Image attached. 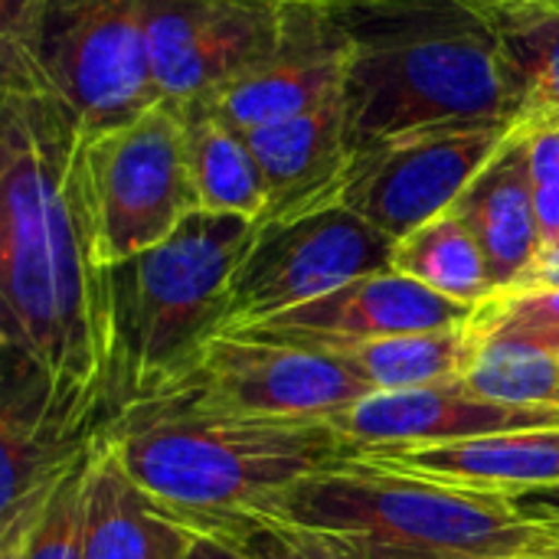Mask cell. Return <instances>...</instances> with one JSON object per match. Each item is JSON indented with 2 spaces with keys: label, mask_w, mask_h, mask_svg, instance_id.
<instances>
[{
  "label": "cell",
  "mask_w": 559,
  "mask_h": 559,
  "mask_svg": "<svg viewBox=\"0 0 559 559\" xmlns=\"http://www.w3.org/2000/svg\"><path fill=\"white\" fill-rule=\"evenodd\" d=\"M370 393L334 354L219 334L154 403L229 419H334Z\"/></svg>",
  "instance_id": "cell-9"
},
{
  "label": "cell",
  "mask_w": 559,
  "mask_h": 559,
  "mask_svg": "<svg viewBox=\"0 0 559 559\" xmlns=\"http://www.w3.org/2000/svg\"><path fill=\"white\" fill-rule=\"evenodd\" d=\"M82 124L43 85L0 92L3 390L39 393L82 432H105L108 305L75 180Z\"/></svg>",
  "instance_id": "cell-1"
},
{
  "label": "cell",
  "mask_w": 559,
  "mask_h": 559,
  "mask_svg": "<svg viewBox=\"0 0 559 559\" xmlns=\"http://www.w3.org/2000/svg\"><path fill=\"white\" fill-rule=\"evenodd\" d=\"M547 3H554V7H559V0H547Z\"/></svg>",
  "instance_id": "cell-32"
},
{
  "label": "cell",
  "mask_w": 559,
  "mask_h": 559,
  "mask_svg": "<svg viewBox=\"0 0 559 559\" xmlns=\"http://www.w3.org/2000/svg\"><path fill=\"white\" fill-rule=\"evenodd\" d=\"M0 79L59 95L82 134L160 102L147 62L144 0H3Z\"/></svg>",
  "instance_id": "cell-6"
},
{
  "label": "cell",
  "mask_w": 559,
  "mask_h": 559,
  "mask_svg": "<svg viewBox=\"0 0 559 559\" xmlns=\"http://www.w3.org/2000/svg\"><path fill=\"white\" fill-rule=\"evenodd\" d=\"M75 180L102 269L164 242L200 210L180 105L160 98L128 121L82 134Z\"/></svg>",
  "instance_id": "cell-7"
},
{
  "label": "cell",
  "mask_w": 559,
  "mask_h": 559,
  "mask_svg": "<svg viewBox=\"0 0 559 559\" xmlns=\"http://www.w3.org/2000/svg\"><path fill=\"white\" fill-rule=\"evenodd\" d=\"M334 357H341L373 393L416 390V386H432L445 380H462L475 360V337L465 321L445 331L367 341Z\"/></svg>",
  "instance_id": "cell-21"
},
{
  "label": "cell",
  "mask_w": 559,
  "mask_h": 559,
  "mask_svg": "<svg viewBox=\"0 0 559 559\" xmlns=\"http://www.w3.org/2000/svg\"><path fill=\"white\" fill-rule=\"evenodd\" d=\"M393 249L396 239L344 203L262 223L233 275L223 334L386 272L393 269Z\"/></svg>",
  "instance_id": "cell-8"
},
{
  "label": "cell",
  "mask_w": 559,
  "mask_h": 559,
  "mask_svg": "<svg viewBox=\"0 0 559 559\" xmlns=\"http://www.w3.org/2000/svg\"><path fill=\"white\" fill-rule=\"evenodd\" d=\"M475 308L478 305L452 301L400 275L396 269H386L347 282L344 288L321 295L308 305H298L292 311H282L246 328H233L226 334L259 344L341 354L380 337L459 328L475 314Z\"/></svg>",
  "instance_id": "cell-13"
},
{
  "label": "cell",
  "mask_w": 559,
  "mask_h": 559,
  "mask_svg": "<svg viewBox=\"0 0 559 559\" xmlns=\"http://www.w3.org/2000/svg\"><path fill=\"white\" fill-rule=\"evenodd\" d=\"M285 3H292V0H285ZM301 3H350V0H301Z\"/></svg>",
  "instance_id": "cell-31"
},
{
  "label": "cell",
  "mask_w": 559,
  "mask_h": 559,
  "mask_svg": "<svg viewBox=\"0 0 559 559\" xmlns=\"http://www.w3.org/2000/svg\"><path fill=\"white\" fill-rule=\"evenodd\" d=\"M255 233V219L197 210L164 242L105 265V429L174 390L223 334L233 275Z\"/></svg>",
  "instance_id": "cell-4"
},
{
  "label": "cell",
  "mask_w": 559,
  "mask_h": 559,
  "mask_svg": "<svg viewBox=\"0 0 559 559\" xmlns=\"http://www.w3.org/2000/svg\"><path fill=\"white\" fill-rule=\"evenodd\" d=\"M524 134H527L534 190H537L540 242H544V255H550V252H559V124L524 131Z\"/></svg>",
  "instance_id": "cell-26"
},
{
  "label": "cell",
  "mask_w": 559,
  "mask_h": 559,
  "mask_svg": "<svg viewBox=\"0 0 559 559\" xmlns=\"http://www.w3.org/2000/svg\"><path fill=\"white\" fill-rule=\"evenodd\" d=\"M495 29L508 62L521 128L559 124V7L547 0H468Z\"/></svg>",
  "instance_id": "cell-19"
},
{
  "label": "cell",
  "mask_w": 559,
  "mask_h": 559,
  "mask_svg": "<svg viewBox=\"0 0 559 559\" xmlns=\"http://www.w3.org/2000/svg\"><path fill=\"white\" fill-rule=\"evenodd\" d=\"M183 559H252L249 554H242L239 547L219 540V537H210V534H193V544L187 550Z\"/></svg>",
  "instance_id": "cell-28"
},
{
  "label": "cell",
  "mask_w": 559,
  "mask_h": 559,
  "mask_svg": "<svg viewBox=\"0 0 559 559\" xmlns=\"http://www.w3.org/2000/svg\"><path fill=\"white\" fill-rule=\"evenodd\" d=\"M285 0H144L147 62L160 98L190 102L265 59L285 29Z\"/></svg>",
  "instance_id": "cell-11"
},
{
  "label": "cell",
  "mask_w": 559,
  "mask_h": 559,
  "mask_svg": "<svg viewBox=\"0 0 559 559\" xmlns=\"http://www.w3.org/2000/svg\"><path fill=\"white\" fill-rule=\"evenodd\" d=\"M475 341L518 337L559 357V288H511L498 292L468 318Z\"/></svg>",
  "instance_id": "cell-25"
},
{
  "label": "cell",
  "mask_w": 559,
  "mask_h": 559,
  "mask_svg": "<svg viewBox=\"0 0 559 559\" xmlns=\"http://www.w3.org/2000/svg\"><path fill=\"white\" fill-rule=\"evenodd\" d=\"M337 7L350 39L341 85L350 154L432 124H521L498 36L468 0H350Z\"/></svg>",
  "instance_id": "cell-2"
},
{
  "label": "cell",
  "mask_w": 559,
  "mask_h": 559,
  "mask_svg": "<svg viewBox=\"0 0 559 559\" xmlns=\"http://www.w3.org/2000/svg\"><path fill=\"white\" fill-rule=\"evenodd\" d=\"M350 39L337 3H288L278 46L252 69L190 98L239 134L314 111L341 95Z\"/></svg>",
  "instance_id": "cell-12"
},
{
  "label": "cell",
  "mask_w": 559,
  "mask_h": 559,
  "mask_svg": "<svg viewBox=\"0 0 559 559\" xmlns=\"http://www.w3.org/2000/svg\"><path fill=\"white\" fill-rule=\"evenodd\" d=\"M193 531L164 514L98 436L85 478V559H183Z\"/></svg>",
  "instance_id": "cell-18"
},
{
  "label": "cell",
  "mask_w": 559,
  "mask_h": 559,
  "mask_svg": "<svg viewBox=\"0 0 559 559\" xmlns=\"http://www.w3.org/2000/svg\"><path fill=\"white\" fill-rule=\"evenodd\" d=\"M518 288H559V252L544 255Z\"/></svg>",
  "instance_id": "cell-29"
},
{
  "label": "cell",
  "mask_w": 559,
  "mask_h": 559,
  "mask_svg": "<svg viewBox=\"0 0 559 559\" xmlns=\"http://www.w3.org/2000/svg\"><path fill=\"white\" fill-rule=\"evenodd\" d=\"M174 521L265 511L301 481L364 459L334 419H229L144 403L98 432Z\"/></svg>",
  "instance_id": "cell-3"
},
{
  "label": "cell",
  "mask_w": 559,
  "mask_h": 559,
  "mask_svg": "<svg viewBox=\"0 0 559 559\" xmlns=\"http://www.w3.org/2000/svg\"><path fill=\"white\" fill-rule=\"evenodd\" d=\"M511 504L518 508L521 518H527L534 524L559 527V488H537V491L511 495Z\"/></svg>",
  "instance_id": "cell-27"
},
{
  "label": "cell",
  "mask_w": 559,
  "mask_h": 559,
  "mask_svg": "<svg viewBox=\"0 0 559 559\" xmlns=\"http://www.w3.org/2000/svg\"><path fill=\"white\" fill-rule=\"evenodd\" d=\"M334 426L364 452L403 445H442L521 429H559V406L495 403L468 386L445 380L416 390H380L334 416Z\"/></svg>",
  "instance_id": "cell-14"
},
{
  "label": "cell",
  "mask_w": 559,
  "mask_h": 559,
  "mask_svg": "<svg viewBox=\"0 0 559 559\" xmlns=\"http://www.w3.org/2000/svg\"><path fill=\"white\" fill-rule=\"evenodd\" d=\"M452 213L475 236L495 292H511L534 272L544 255V242L527 134L521 128L468 183Z\"/></svg>",
  "instance_id": "cell-17"
},
{
  "label": "cell",
  "mask_w": 559,
  "mask_h": 559,
  "mask_svg": "<svg viewBox=\"0 0 559 559\" xmlns=\"http://www.w3.org/2000/svg\"><path fill=\"white\" fill-rule=\"evenodd\" d=\"M468 386L495 403L559 406V357L518 337L475 341Z\"/></svg>",
  "instance_id": "cell-23"
},
{
  "label": "cell",
  "mask_w": 559,
  "mask_h": 559,
  "mask_svg": "<svg viewBox=\"0 0 559 559\" xmlns=\"http://www.w3.org/2000/svg\"><path fill=\"white\" fill-rule=\"evenodd\" d=\"M183 111V144L200 210L262 219L265 177L246 134L223 124L200 102H177Z\"/></svg>",
  "instance_id": "cell-20"
},
{
  "label": "cell",
  "mask_w": 559,
  "mask_h": 559,
  "mask_svg": "<svg viewBox=\"0 0 559 559\" xmlns=\"http://www.w3.org/2000/svg\"><path fill=\"white\" fill-rule=\"evenodd\" d=\"M364 462L462 488V491H495L521 495L537 488H559V429H521L442 445H403L364 452Z\"/></svg>",
  "instance_id": "cell-16"
},
{
  "label": "cell",
  "mask_w": 559,
  "mask_h": 559,
  "mask_svg": "<svg viewBox=\"0 0 559 559\" xmlns=\"http://www.w3.org/2000/svg\"><path fill=\"white\" fill-rule=\"evenodd\" d=\"M23 537H26V514L0 527V559H23Z\"/></svg>",
  "instance_id": "cell-30"
},
{
  "label": "cell",
  "mask_w": 559,
  "mask_h": 559,
  "mask_svg": "<svg viewBox=\"0 0 559 559\" xmlns=\"http://www.w3.org/2000/svg\"><path fill=\"white\" fill-rule=\"evenodd\" d=\"M393 269L462 305H481L498 295L475 236L452 210L403 236L393 249Z\"/></svg>",
  "instance_id": "cell-22"
},
{
  "label": "cell",
  "mask_w": 559,
  "mask_h": 559,
  "mask_svg": "<svg viewBox=\"0 0 559 559\" xmlns=\"http://www.w3.org/2000/svg\"><path fill=\"white\" fill-rule=\"evenodd\" d=\"M265 511L321 534L347 559H559V527L521 518L508 495L462 491L364 459L301 481Z\"/></svg>",
  "instance_id": "cell-5"
},
{
  "label": "cell",
  "mask_w": 559,
  "mask_h": 559,
  "mask_svg": "<svg viewBox=\"0 0 559 559\" xmlns=\"http://www.w3.org/2000/svg\"><path fill=\"white\" fill-rule=\"evenodd\" d=\"M518 128L514 121H455L383 138L350 157L341 203L400 242L449 213Z\"/></svg>",
  "instance_id": "cell-10"
},
{
  "label": "cell",
  "mask_w": 559,
  "mask_h": 559,
  "mask_svg": "<svg viewBox=\"0 0 559 559\" xmlns=\"http://www.w3.org/2000/svg\"><path fill=\"white\" fill-rule=\"evenodd\" d=\"M92 449L95 442L56 478L46 498L26 511L23 559H85V478Z\"/></svg>",
  "instance_id": "cell-24"
},
{
  "label": "cell",
  "mask_w": 559,
  "mask_h": 559,
  "mask_svg": "<svg viewBox=\"0 0 559 559\" xmlns=\"http://www.w3.org/2000/svg\"><path fill=\"white\" fill-rule=\"evenodd\" d=\"M246 141L265 177V213L259 226L341 203L354 157L341 95L298 118L255 128Z\"/></svg>",
  "instance_id": "cell-15"
}]
</instances>
